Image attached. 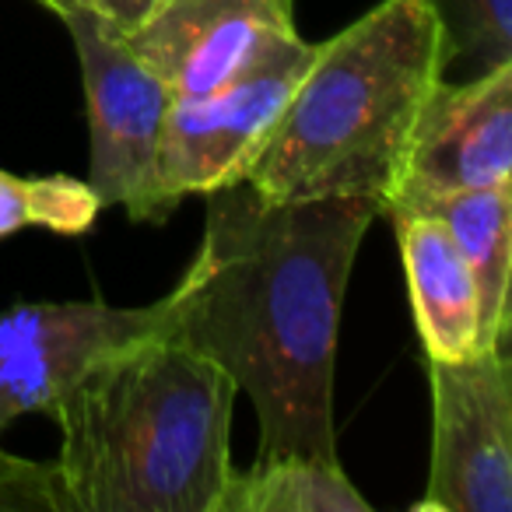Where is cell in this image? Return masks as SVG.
Segmentation results:
<instances>
[{"mask_svg":"<svg viewBox=\"0 0 512 512\" xmlns=\"http://www.w3.org/2000/svg\"><path fill=\"white\" fill-rule=\"evenodd\" d=\"M439 81V18L425 0H383L316 46L239 179L274 200L362 197L386 211Z\"/></svg>","mask_w":512,"mask_h":512,"instance_id":"cell-3","label":"cell"},{"mask_svg":"<svg viewBox=\"0 0 512 512\" xmlns=\"http://www.w3.org/2000/svg\"><path fill=\"white\" fill-rule=\"evenodd\" d=\"M92 186L71 176H11L0 169V239L18 228H50L60 235H81L99 218Z\"/></svg>","mask_w":512,"mask_h":512,"instance_id":"cell-14","label":"cell"},{"mask_svg":"<svg viewBox=\"0 0 512 512\" xmlns=\"http://www.w3.org/2000/svg\"><path fill=\"white\" fill-rule=\"evenodd\" d=\"M204 239L162 295V330L228 372L260 421L256 456L337 460L334 369L344 295L379 204L274 200L246 179L204 193Z\"/></svg>","mask_w":512,"mask_h":512,"instance_id":"cell-1","label":"cell"},{"mask_svg":"<svg viewBox=\"0 0 512 512\" xmlns=\"http://www.w3.org/2000/svg\"><path fill=\"white\" fill-rule=\"evenodd\" d=\"M285 36H295L292 0H162L123 39L172 99H193L232 81Z\"/></svg>","mask_w":512,"mask_h":512,"instance_id":"cell-9","label":"cell"},{"mask_svg":"<svg viewBox=\"0 0 512 512\" xmlns=\"http://www.w3.org/2000/svg\"><path fill=\"white\" fill-rule=\"evenodd\" d=\"M372 505L344 474L341 460L320 456H256L235 470L218 512H369Z\"/></svg>","mask_w":512,"mask_h":512,"instance_id":"cell-12","label":"cell"},{"mask_svg":"<svg viewBox=\"0 0 512 512\" xmlns=\"http://www.w3.org/2000/svg\"><path fill=\"white\" fill-rule=\"evenodd\" d=\"M316 46L285 36L232 81L193 99H172L158 151V190L179 207L190 193L235 183L246 158L292 99Z\"/></svg>","mask_w":512,"mask_h":512,"instance_id":"cell-6","label":"cell"},{"mask_svg":"<svg viewBox=\"0 0 512 512\" xmlns=\"http://www.w3.org/2000/svg\"><path fill=\"white\" fill-rule=\"evenodd\" d=\"M39 4L50 8L53 15H64V11H88V15L113 25L120 36H130V32L141 29V25L148 22V15L162 4V0H39Z\"/></svg>","mask_w":512,"mask_h":512,"instance_id":"cell-16","label":"cell"},{"mask_svg":"<svg viewBox=\"0 0 512 512\" xmlns=\"http://www.w3.org/2000/svg\"><path fill=\"white\" fill-rule=\"evenodd\" d=\"M498 183H512V60L432 88L390 204Z\"/></svg>","mask_w":512,"mask_h":512,"instance_id":"cell-8","label":"cell"},{"mask_svg":"<svg viewBox=\"0 0 512 512\" xmlns=\"http://www.w3.org/2000/svg\"><path fill=\"white\" fill-rule=\"evenodd\" d=\"M432 460L418 512H512V355L425 358Z\"/></svg>","mask_w":512,"mask_h":512,"instance_id":"cell-5","label":"cell"},{"mask_svg":"<svg viewBox=\"0 0 512 512\" xmlns=\"http://www.w3.org/2000/svg\"><path fill=\"white\" fill-rule=\"evenodd\" d=\"M78 50L88 106V179L99 207H123L134 221H165L176 204L158 190V151L172 95L127 39L88 11L57 15Z\"/></svg>","mask_w":512,"mask_h":512,"instance_id":"cell-4","label":"cell"},{"mask_svg":"<svg viewBox=\"0 0 512 512\" xmlns=\"http://www.w3.org/2000/svg\"><path fill=\"white\" fill-rule=\"evenodd\" d=\"M0 512H74L57 460L36 463L0 449Z\"/></svg>","mask_w":512,"mask_h":512,"instance_id":"cell-15","label":"cell"},{"mask_svg":"<svg viewBox=\"0 0 512 512\" xmlns=\"http://www.w3.org/2000/svg\"><path fill=\"white\" fill-rule=\"evenodd\" d=\"M235 383L165 330L106 351L57 400L74 512H218Z\"/></svg>","mask_w":512,"mask_h":512,"instance_id":"cell-2","label":"cell"},{"mask_svg":"<svg viewBox=\"0 0 512 512\" xmlns=\"http://www.w3.org/2000/svg\"><path fill=\"white\" fill-rule=\"evenodd\" d=\"M442 29V81L512 60V0H425Z\"/></svg>","mask_w":512,"mask_h":512,"instance_id":"cell-13","label":"cell"},{"mask_svg":"<svg viewBox=\"0 0 512 512\" xmlns=\"http://www.w3.org/2000/svg\"><path fill=\"white\" fill-rule=\"evenodd\" d=\"M162 323V299L151 306L22 302L4 309L0 313V439L22 414H50L57 400L106 351L162 330Z\"/></svg>","mask_w":512,"mask_h":512,"instance_id":"cell-7","label":"cell"},{"mask_svg":"<svg viewBox=\"0 0 512 512\" xmlns=\"http://www.w3.org/2000/svg\"><path fill=\"white\" fill-rule=\"evenodd\" d=\"M411 211L435 218L460 246L481 302V348H509L512 288V183L439 197L397 200L386 214Z\"/></svg>","mask_w":512,"mask_h":512,"instance_id":"cell-11","label":"cell"},{"mask_svg":"<svg viewBox=\"0 0 512 512\" xmlns=\"http://www.w3.org/2000/svg\"><path fill=\"white\" fill-rule=\"evenodd\" d=\"M390 218L397 225L411 309L425 358H463L481 351L477 285L453 235L425 214L397 211Z\"/></svg>","mask_w":512,"mask_h":512,"instance_id":"cell-10","label":"cell"}]
</instances>
